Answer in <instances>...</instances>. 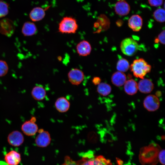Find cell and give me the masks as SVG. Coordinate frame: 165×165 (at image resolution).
I'll return each mask as SVG.
<instances>
[{
  "mask_svg": "<svg viewBox=\"0 0 165 165\" xmlns=\"http://www.w3.org/2000/svg\"><path fill=\"white\" fill-rule=\"evenodd\" d=\"M159 145L152 143L141 148L139 156L142 165H155L159 162L158 155L160 151Z\"/></svg>",
  "mask_w": 165,
  "mask_h": 165,
  "instance_id": "6da1fadb",
  "label": "cell"
},
{
  "mask_svg": "<svg viewBox=\"0 0 165 165\" xmlns=\"http://www.w3.org/2000/svg\"><path fill=\"white\" fill-rule=\"evenodd\" d=\"M77 162L79 165H112L110 160L101 155L95 156L91 151L85 153Z\"/></svg>",
  "mask_w": 165,
  "mask_h": 165,
  "instance_id": "7a4b0ae2",
  "label": "cell"
},
{
  "mask_svg": "<svg viewBox=\"0 0 165 165\" xmlns=\"http://www.w3.org/2000/svg\"><path fill=\"white\" fill-rule=\"evenodd\" d=\"M130 68L135 77L142 79L150 71L151 67L145 60L141 58L134 60Z\"/></svg>",
  "mask_w": 165,
  "mask_h": 165,
  "instance_id": "3957f363",
  "label": "cell"
},
{
  "mask_svg": "<svg viewBox=\"0 0 165 165\" xmlns=\"http://www.w3.org/2000/svg\"><path fill=\"white\" fill-rule=\"evenodd\" d=\"M78 28L76 20L71 17L63 18L59 24L58 31L63 34H74Z\"/></svg>",
  "mask_w": 165,
  "mask_h": 165,
  "instance_id": "277c9868",
  "label": "cell"
},
{
  "mask_svg": "<svg viewBox=\"0 0 165 165\" xmlns=\"http://www.w3.org/2000/svg\"><path fill=\"white\" fill-rule=\"evenodd\" d=\"M120 48L121 51L124 54L131 56L137 52L139 48V45L138 42L133 38H128L122 41Z\"/></svg>",
  "mask_w": 165,
  "mask_h": 165,
  "instance_id": "5b68a950",
  "label": "cell"
},
{
  "mask_svg": "<svg viewBox=\"0 0 165 165\" xmlns=\"http://www.w3.org/2000/svg\"><path fill=\"white\" fill-rule=\"evenodd\" d=\"M38 134L36 136L35 140L36 145L41 148L47 147L50 144L51 141L49 133L42 129L38 130Z\"/></svg>",
  "mask_w": 165,
  "mask_h": 165,
  "instance_id": "8992f818",
  "label": "cell"
},
{
  "mask_svg": "<svg viewBox=\"0 0 165 165\" xmlns=\"http://www.w3.org/2000/svg\"><path fill=\"white\" fill-rule=\"evenodd\" d=\"M15 26L13 22L7 18L0 21V33L8 37L11 36L15 30Z\"/></svg>",
  "mask_w": 165,
  "mask_h": 165,
  "instance_id": "52a82bcc",
  "label": "cell"
},
{
  "mask_svg": "<svg viewBox=\"0 0 165 165\" xmlns=\"http://www.w3.org/2000/svg\"><path fill=\"white\" fill-rule=\"evenodd\" d=\"M68 77L69 82L74 85L78 86L83 80L84 75L81 70L77 68H73L68 72Z\"/></svg>",
  "mask_w": 165,
  "mask_h": 165,
  "instance_id": "ba28073f",
  "label": "cell"
},
{
  "mask_svg": "<svg viewBox=\"0 0 165 165\" xmlns=\"http://www.w3.org/2000/svg\"><path fill=\"white\" fill-rule=\"evenodd\" d=\"M143 105L145 108L148 111H155L160 107V101L156 96L149 95L145 99Z\"/></svg>",
  "mask_w": 165,
  "mask_h": 165,
  "instance_id": "9c48e42d",
  "label": "cell"
},
{
  "mask_svg": "<svg viewBox=\"0 0 165 165\" xmlns=\"http://www.w3.org/2000/svg\"><path fill=\"white\" fill-rule=\"evenodd\" d=\"M7 139L9 145L14 147H18L24 142V137L23 134L20 131L14 130L9 134Z\"/></svg>",
  "mask_w": 165,
  "mask_h": 165,
  "instance_id": "30bf717a",
  "label": "cell"
},
{
  "mask_svg": "<svg viewBox=\"0 0 165 165\" xmlns=\"http://www.w3.org/2000/svg\"><path fill=\"white\" fill-rule=\"evenodd\" d=\"M21 130L23 133L27 136H32L38 132L37 124L30 120L25 121L22 125Z\"/></svg>",
  "mask_w": 165,
  "mask_h": 165,
  "instance_id": "8fae6325",
  "label": "cell"
},
{
  "mask_svg": "<svg viewBox=\"0 0 165 165\" xmlns=\"http://www.w3.org/2000/svg\"><path fill=\"white\" fill-rule=\"evenodd\" d=\"M116 13L120 16H124L128 14L130 11V6L125 0H119L114 7Z\"/></svg>",
  "mask_w": 165,
  "mask_h": 165,
  "instance_id": "7c38bea8",
  "label": "cell"
},
{
  "mask_svg": "<svg viewBox=\"0 0 165 165\" xmlns=\"http://www.w3.org/2000/svg\"><path fill=\"white\" fill-rule=\"evenodd\" d=\"M76 49L77 53L79 56L85 57L90 55L92 50V47L88 41L83 40L77 44Z\"/></svg>",
  "mask_w": 165,
  "mask_h": 165,
  "instance_id": "4fadbf2b",
  "label": "cell"
},
{
  "mask_svg": "<svg viewBox=\"0 0 165 165\" xmlns=\"http://www.w3.org/2000/svg\"><path fill=\"white\" fill-rule=\"evenodd\" d=\"M143 24L141 17L138 15H132L128 20L129 27L134 31H138L141 29Z\"/></svg>",
  "mask_w": 165,
  "mask_h": 165,
  "instance_id": "5bb4252c",
  "label": "cell"
},
{
  "mask_svg": "<svg viewBox=\"0 0 165 165\" xmlns=\"http://www.w3.org/2000/svg\"><path fill=\"white\" fill-rule=\"evenodd\" d=\"M4 160L8 165H18L21 161L20 153L14 150H12L5 156Z\"/></svg>",
  "mask_w": 165,
  "mask_h": 165,
  "instance_id": "9a60e30c",
  "label": "cell"
},
{
  "mask_svg": "<svg viewBox=\"0 0 165 165\" xmlns=\"http://www.w3.org/2000/svg\"><path fill=\"white\" fill-rule=\"evenodd\" d=\"M69 101L65 97H62L58 98L55 103L56 109L59 112L64 113L67 112L70 107Z\"/></svg>",
  "mask_w": 165,
  "mask_h": 165,
  "instance_id": "2e32d148",
  "label": "cell"
},
{
  "mask_svg": "<svg viewBox=\"0 0 165 165\" xmlns=\"http://www.w3.org/2000/svg\"><path fill=\"white\" fill-rule=\"evenodd\" d=\"M138 89L140 92L147 94L150 93L153 90L154 86L151 80L147 79H142L139 82Z\"/></svg>",
  "mask_w": 165,
  "mask_h": 165,
  "instance_id": "e0dca14e",
  "label": "cell"
},
{
  "mask_svg": "<svg viewBox=\"0 0 165 165\" xmlns=\"http://www.w3.org/2000/svg\"><path fill=\"white\" fill-rule=\"evenodd\" d=\"M37 31V28L35 24L30 21L24 23L21 29L22 34L25 36L33 35L36 33Z\"/></svg>",
  "mask_w": 165,
  "mask_h": 165,
  "instance_id": "ac0fdd59",
  "label": "cell"
},
{
  "mask_svg": "<svg viewBox=\"0 0 165 165\" xmlns=\"http://www.w3.org/2000/svg\"><path fill=\"white\" fill-rule=\"evenodd\" d=\"M126 79L125 74L123 72L119 71L114 73L111 77V81L112 84L118 87L124 85Z\"/></svg>",
  "mask_w": 165,
  "mask_h": 165,
  "instance_id": "d6986e66",
  "label": "cell"
},
{
  "mask_svg": "<svg viewBox=\"0 0 165 165\" xmlns=\"http://www.w3.org/2000/svg\"><path fill=\"white\" fill-rule=\"evenodd\" d=\"M45 15V10L40 7L34 8L29 14V17L31 20L36 22L42 20Z\"/></svg>",
  "mask_w": 165,
  "mask_h": 165,
  "instance_id": "ffe728a7",
  "label": "cell"
},
{
  "mask_svg": "<svg viewBox=\"0 0 165 165\" xmlns=\"http://www.w3.org/2000/svg\"><path fill=\"white\" fill-rule=\"evenodd\" d=\"M31 94L34 99L40 101L44 99L46 95V92L43 86L38 85L33 87Z\"/></svg>",
  "mask_w": 165,
  "mask_h": 165,
  "instance_id": "44dd1931",
  "label": "cell"
},
{
  "mask_svg": "<svg viewBox=\"0 0 165 165\" xmlns=\"http://www.w3.org/2000/svg\"><path fill=\"white\" fill-rule=\"evenodd\" d=\"M125 92L129 95H133L137 92L138 85L137 82L133 79L126 81L124 84Z\"/></svg>",
  "mask_w": 165,
  "mask_h": 165,
  "instance_id": "7402d4cb",
  "label": "cell"
},
{
  "mask_svg": "<svg viewBox=\"0 0 165 165\" xmlns=\"http://www.w3.org/2000/svg\"><path fill=\"white\" fill-rule=\"evenodd\" d=\"M97 91L101 95L106 96L111 92L112 88L111 86L105 82H101L97 85Z\"/></svg>",
  "mask_w": 165,
  "mask_h": 165,
  "instance_id": "603a6c76",
  "label": "cell"
},
{
  "mask_svg": "<svg viewBox=\"0 0 165 165\" xmlns=\"http://www.w3.org/2000/svg\"><path fill=\"white\" fill-rule=\"evenodd\" d=\"M116 67L118 71L126 72L130 68L129 62L126 59L121 58L118 61Z\"/></svg>",
  "mask_w": 165,
  "mask_h": 165,
  "instance_id": "cb8c5ba5",
  "label": "cell"
},
{
  "mask_svg": "<svg viewBox=\"0 0 165 165\" xmlns=\"http://www.w3.org/2000/svg\"><path fill=\"white\" fill-rule=\"evenodd\" d=\"M165 14L164 9L160 8L154 11L153 13V17L157 21L163 23L165 21Z\"/></svg>",
  "mask_w": 165,
  "mask_h": 165,
  "instance_id": "d4e9b609",
  "label": "cell"
},
{
  "mask_svg": "<svg viewBox=\"0 0 165 165\" xmlns=\"http://www.w3.org/2000/svg\"><path fill=\"white\" fill-rule=\"evenodd\" d=\"M8 4L2 1H0V18L3 17L8 13Z\"/></svg>",
  "mask_w": 165,
  "mask_h": 165,
  "instance_id": "484cf974",
  "label": "cell"
},
{
  "mask_svg": "<svg viewBox=\"0 0 165 165\" xmlns=\"http://www.w3.org/2000/svg\"><path fill=\"white\" fill-rule=\"evenodd\" d=\"M8 70L9 67L7 62L5 61L0 60V77L5 75Z\"/></svg>",
  "mask_w": 165,
  "mask_h": 165,
  "instance_id": "4316f807",
  "label": "cell"
},
{
  "mask_svg": "<svg viewBox=\"0 0 165 165\" xmlns=\"http://www.w3.org/2000/svg\"><path fill=\"white\" fill-rule=\"evenodd\" d=\"M62 165H79L77 162L73 160L69 156L65 157L64 161Z\"/></svg>",
  "mask_w": 165,
  "mask_h": 165,
  "instance_id": "83f0119b",
  "label": "cell"
},
{
  "mask_svg": "<svg viewBox=\"0 0 165 165\" xmlns=\"http://www.w3.org/2000/svg\"><path fill=\"white\" fill-rule=\"evenodd\" d=\"M163 0H148L149 5L152 6L157 7L161 6Z\"/></svg>",
  "mask_w": 165,
  "mask_h": 165,
  "instance_id": "f1b7e54d",
  "label": "cell"
},
{
  "mask_svg": "<svg viewBox=\"0 0 165 165\" xmlns=\"http://www.w3.org/2000/svg\"><path fill=\"white\" fill-rule=\"evenodd\" d=\"M158 159L160 163L163 165H165V150H160L158 155Z\"/></svg>",
  "mask_w": 165,
  "mask_h": 165,
  "instance_id": "f546056e",
  "label": "cell"
},
{
  "mask_svg": "<svg viewBox=\"0 0 165 165\" xmlns=\"http://www.w3.org/2000/svg\"><path fill=\"white\" fill-rule=\"evenodd\" d=\"M157 39L163 45L165 44V31L164 30L162 31L159 35Z\"/></svg>",
  "mask_w": 165,
  "mask_h": 165,
  "instance_id": "4dcf8cb0",
  "label": "cell"
},
{
  "mask_svg": "<svg viewBox=\"0 0 165 165\" xmlns=\"http://www.w3.org/2000/svg\"><path fill=\"white\" fill-rule=\"evenodd\" d=\"M101 82V79L98 77H95L92 80V82L95 85H98Z\"/></svg>",
  "mask_w": 165,
  "mask_h": 165,
  "instance_id": "1f68e13d",
  "label": "cell"
},
{
  "mask_svg": "<svg viewBox=\"0 0 165 165\" xmlns=\"http://www.w3.org/2000/svg\"><path fill=\"white\" fill-rule=\"evenodd\" d=\"M30 120L32 122L35 123L36 121V118L35 117L33 116L31 117Z\"/></svg>",
  "mask_w": 165,
  "mask_h": 165,
  "instance_id": "d6a6232c",
  "label": "cell"
},
{
  "mask_svg": "<svg viewBox=\"0 0 165 165\" xmlns=\"http://www.w3.org/2000/svg\"><path fill=\"white\" fill-rule=\"evenodd\" d=\"M160 92H157V93H156V95L157 96H159V95H160Z\"/></svg>",
  "mask_w": 165,
  "mask_h": 165,
  "instance_id": "836d02e7",
  "label": "cell"
},
{
  "mask_svg": "<svg viewBox=\"0 0 165 165\" xmlns=\"http://www.w3.org/2000/svg\"><path fill=\"white\" fill-rule=\"evenodd\" d=\"M2 0H0V1H2Z\"/></svg>",
  "mask_w": 165,
  "mask_h": 165,
  "instance_id": "e575fe53",
  "label": "cell"
}]
</instances>
